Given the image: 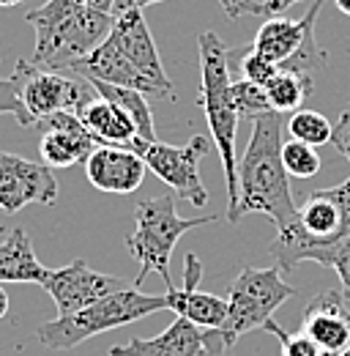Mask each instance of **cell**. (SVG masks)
Wrapping results in <instances>:
<instances>
[{
  "label": "cell",
  "instance_id": "52a82bcc",
  "mask_svg": "<svg viewBox=\"0 0 350 356\" xmlns=\"http://www.w3.org/2000/svg\"><path fill=\"white\" fill-rule=\"evenodd\" d=\"M134 220L137 227L126 238L129 255L137 261V277H134V288H140L145 282V274H159L165 280L167 288H173V277H170V255H173L175 244L181 241V236L186 230L211 225L217 220V214H206V217H192L183 220L175 211L173 195H162V197H151V200H140L134 206Z\"/></svg>",
  "mask_w": 350,
  "mask_h": 356
},
{
  "label": "cell",
  "instance_id": "3957f363",
  "mask_svg": "<svg viewBox=\"0 0 350 356\" xmlns=\"http://www.w3.org/2000/svg\"><path fill=\"white\" fill-rule=\"evenodd\" d=\"M36 31L33 63L52 72H74L112 31L115 14L85 8L69 0H47L42 8L25 14Z\"/></svg>",
  "mask_w": 350,
  "mask_h": 356
},
{
  "label": "cell",
  "instance_id": "6da1fadb",
  "mask_svg": "<svg viewBox=\"0 0 350 356\" xmlns=\"http://www.w3.org/2000/svg\"><path fill=\"white\" fill-rule=\"evenodd\" d=\"M282 113L255 118L249 145L238 159V195L227 206V222H241L244 214H265L276 233H288L299 222L290 176L282 165Z\"/></svg>",
  "mask_w": 350,
  "mask_h": 356
},
{
  "label": "cell",
  "instance_id": "30bf717a",
  "mask_svg": "<svg viewBox=\"0 0 350 356\" xmlns=\"http://www.w3.org/2000/svg\"><path fill=\"white\" fill-rule=\"evenodd\" d=\"M131 148L145 159V168L162 178L178 197L189 200L194 209L208 203V192L200 181V159L211 151V143L203 134H194L186 145H167L159 140H134Z\"/></svg>",
  "mask_w": 350,
  "mask_h": 356
},
{
  "label": "cell",
  "instance_id": "4fadbf2b",
  "mask_svg": "<svg viewBox=\"0 0 350 356\" xmlns=\"http://www.w3.org/2000/svg\"><path fill=\"white\" fill-rule=\"evenodd\" d=\"M33 127L42 129L39 154H42L44 165L52 170L74 168V165L85 162L90 151L96 148V140L90 137V132L83 127V121L74 113L47 115L42 121H36Z\"/></svg>",
  "mask_w": 350,
  "mask_h": 356
},
{
  "label": "cell",
  "instance_id": "f546056e",
  "mask_svg": "<svg viewBox=\"0 0 350 356\" xmlns=\"http://www.w3.org/2000/svg\"><path fill=\"white\" fill-rule=\"evenodd\" d=\"M331 143H334V148L345 156L350 162V107L342 110V115H340V121L334 124V132H331Z\"/></svg>",
  "mask_w": 350,
  "mask_h": 356
},
{
  "label": "cell",
  "instance_id": "ac0fdd59",
  "mask_svg": "<svg viewBox=\"0 0 350 356\" xmlns=\"http://www.w3.org/2000/svg\"><path fill=\"white\" fill-rule=\"evenodd\" d=\"M110 356H206V332L186 321L178 318L156 337H131L126 346H112Z\"/></svg>",
  "mask_w": 350,
  "mask_h": 356
},
{
  "label": "cell",
  "instance_id": "d6a6232c",
  "mask_svg": "<svg viewBox=\"0 0 350 356\" xmlns=\"http://www.w3.org/2000/svg\"><path fill=\"white\" fill-rule=\"evenodd\" d=\"M153 3H165V0H115V14H124V11H131V8H148V6H153Z\"/></svg>",
  "mask_w": 350,
  "mask_h": 356
},
{
  "label": "cell",
  "instance_id": "e575fe53",
  "mask_svg": "<svg viewBox=\"0 0 350 356\" xmlns=\"http://www.w3.org/2000/svg\"><path fill=\"white\" fill-rule=\"evenodd\" d=\"M334 3H337V8H340L342 14H348L350 17V0H334Z\"/></svg>",
  "mask_w": 350,
  "mask_h": 356
},
{
  "label": "cell",
  "instance_id": "7402d4cb",
  "mask_svg": "<svg viewBox=\"0 0 350 356\" xmlns=\"http://www.w3.org/2000/svg\"><path fill=\"white\" fill-rule=\"evenodd\" d=\"M312 90H315V86H312L309 74H296V72H288V69H279L265 83L268 102L276 113H296L312 96Z\"/></svg>",
  "mask_w": 350,
  "mask_h": 356
},
{
  "label": "cell",
  "instance_id": "d6986e66",
  "mask_svg": "<svg viewBox=\"0 0 350 356\" xmlns=\"http://www.w3.org/2000/svg\"><path fill=\"white\" fill-rule=\"evenodd\" d=\"M74 115L83 121V127L90 132V137L96 143L129 145L131 148V143L137 140V129H134V124L126 118V113L121 107H115L110 99L99 96V90H96V96L88 99Z\"/></svg>",
  "mask_w": 350,
  "mask_h": 356
},
{
  "label": "cell",
  "instance_id": "484cf974",
  "mask_svg": "<svg viewBox=\"0 0 350 356\" xmlns=\"http://www.w3.org/2000/svg\"><path fill=\"white\" fill-rule=\"evenodd\" d=\"M233 69H238V72H241V77H247V80L258 83V86H262V88H265V83L279 72V66H276V63H271L268 58L258 55L252 47L230 52V72H233Z\"/></svg>",
  "mask_w": 350,
  "mask_h": 356
},
{
  "label": "cell",
  "instance_id": "cb8c5ba5",
  "mask_svg": "<svg viewBox=\"0 0 350 356\" xmlns=\"http://www.w3.org/2000/svg\"><path fill=\"white\" fill-rule=\"evenodd\" d=\"M233 102H235L238 115L249 118V121L260 118L265 113H276L271 107V102H268L265 88L258 86V83H252V80H247V77H238V80L233 77Z\"/></svg>",
  "mask_w": 350,
  "mask_h": 356
},
{
  "label": "cell",
  "instance_id": "e0dca14e",
  "mask_svg": "<svg viewBox=\"0 0 350 356\" xmlns=\"http://www.w3.org/2000/svg\"><path fill=\"white\" fill-rule=\"evenodd\" d=\"M323 3L326 0H315L301 19H288L282 14L279 17H268L260 25L255 42H252V49L262 58H268L271 63L282 66L288 58L296 55V49L304 44L306 36L315 33V22H317V14H320Z\"/></svg>",
  "mask_w": 350,
  "mask_h": 356
},
{
  "label": "cell",
  "instance_id": "9a60e30c",
  "mask_svg": "<svg viewBox=\"0 0 350 356\" xmlns=\"http://www.w3.org/2000/svg\"><path fill=\"white\" fill-rule=\"evenodd\" d=\"M85 173L88 181L101 192L129 195L140 189L145 178V159L129 145L96 143V148L85 159Z\"/></svg>",
  "mask_w": 350,
  "mask_h": 356
},
{
  "label": "cell",
  "instance_id": "2e32d148",
  "mask_svg": "<svg viewBox=\"0 0 350 356\" xmlns=\"http://www.w3.org/2000/svg\"><path fill=\"white\" fill-rule=\"evenodd\" d=\"M200 277H203L200 258L186 255L183 258V285L167 288V310H173L178 318L197 323L200 329H219L227 315V299L200 291Z\"/></svg>",
  "mask_w": 350,
  "mask_h": 356
},
{
  "label": "cell",
  "instance_id": "7c38bea8",
  "mask_svg": "<svg viewBox=\"0 0 350 356\" xmlns=\"http://www.w3.org/2000/svg\"><path fill=\"white\" fill-rule=\"evenodd\" d=\"M42 288L52 296L60 315L77 312L93 305L101 296H110L115 291H124V280L115 274H99L88 266L85 261H72L63 268H47Z\"/></svg>",
  "mask_w": 350,
  "mask_h": 356
},
{
  "label": "cell",
  "instance_id": "74e56055",
  "mask_svg": "<svg viewBox=\"0 0 350 356\" xmlns=\"http://www.w3.org/2000/svg\"><path fill=\"white\" fill-rule=\"evenodd\" d=\"M0 236H6V230H3V227H0Z\"/></svg>",
  "mask_w": 350,
  "mask_h": 356
},
{
  "label": "cell",
  "instance_id": "1f68e13d",
  "mask_svg": "<svg viewBox=\"0 0 350 356\" xmlns=\"http://www.w3.org/2000/svg\"><path fill=\"white\" fill-rule=\"evenodd\" d=\"M296 3H301V0H262V17H279Z\"/></svg>",
  "mask_w": 350,
  "mask_h": 356
},
{
  "label": "cell",
  "instance_id": "277c9868",
  "mask_svg": "<svg viewBox=\"0 0 350 356\" xmlns=\"http://www.w3.org/2000/svg\"><path fill=\"white\" fill-rule=\"evenodd\" d=\"M350 236V178L331 189H317L299 206V222L279 233L271 244V255L282 271L312 261L326 266L331 250Z\"/></svg>",
  "mask_w": 350,
  "mask_h": 356
},
{
  "label": "cell",
  "instance_id": "44dd1931",
  "mask_svg": "<svg viewBox=\"0 0 350 356\" xmlns=\"http://www.w3.org/2000/svg\"><path fill=\"white\" fill-rule=\"evenodd\" d=\"M90 83H93V80H90ZM93 88L99 90V96L110 99L115 107H121V110L126 113V118L134 124L140 140H156L151 104H148V99H145L142 90L124 88V86H110V83H93Z\"/></svg>",
  "mask_w": 350,
  "mask_h": 356
},
{
  "label": "cell",
  "instance_id": "f1b7e54d",
  "mask_svg": "<svg viewBox=\"0 0 350 356\" xmlns=\"http://www.w3.org/2000/svg\"><path fill=\"white\" fill-rule=\"evenodd\" d=\"M326 266H331L337 271V277H340V282H342V293H345V299H350V236H345V238L331 250Z\"/></svg>",
  "mask_w": 350,
  "mask_h": 356
},
{
  "label": "cell",
  "instance_id": "5b68a950",
  "mask_svg": "<svg viewBox=\"0 0 350 356\" xmlns=\"http://www.w3.org/2000/svg\"><path fill=\"white\" fill-rule=\"evenodd\" d=\"M200 52V96L214 145L219 148L222 170L227 181V206L238 195V154H235V132H238V110L233 102V72H230V49L214 31H203L197 36Z\"/></svg>",
  "mask_w": 350,
  "mask_h": 356
},
{
  "label": "cell",
  "instance_id": "8992f818",
  "mask_svg": "<svg viewBox=\"0 0 350 356\" xmlns=\"http://www.w3.org/2000/svg\"><path fill=\"white\" fill-rule=\"evenodd\" d=\"M159 310H167V293L153 296V293H140L137 288H124V291L96 299L93 305H88L83 310L58 315L55 321L42 323L36 329V340L52 351H66V348H74L101 332L118 329L124 323L140 321V318L153 315Z\"/></svg>",
  "mask_w": 350,
  "mask_h": 356
},
{
  "label": "cell",
  "instance_id": "7a4b0ae2",
  "mask_svg": "<svg viewBox=\"0 0 350 356\" xmlns=\"http://www.w3.org/2000/svg\"><path fill=\"white\" fill-rule=\"evenodd\" d=\"M72 74H83L93 83L142 90L145 96L175 99L173 83L162 66L156 42L140 8L115 14V22L107 39L88 58H83Z\"/></svg>",
  "mask_w": 350,
  "mask_h": 356
},
{
  "label": "cell",
  "instance_id": "4316f807",
  "mask_svg": "<svg viewBox=\"0 0 350 356\" xmlns=\"http://www.w3.org/2000/svg\"><path fill=\"white\" fill-rule=\"evenodd\" d=\"M262 329L279 340V346H282V356H323V351H320V348L306 337L304 332L293 334V332L282 329L274 318H271V321H265V323H262Z\"/></svg>",
  "mask_w": 350,
  "mask_h": 356
},
{
  "label": "cell",
  "instance_id": "836d02e7",
  "mask_svg": "<svg viewBox=\"0 0 350 356\" xmlns=\"http://www.w3.org/2000/svg\"><path fill=\"white\" fill-rule=\"evenodd\" d=\"M8 307H11V299H8V293H6V288L0 285V321L8 315Z\"/></svg>",
  "mask_w": 350,
  "mask_h": 356
},
{
  "label": "cell",
  "instance_id": "ffe728a7",
  "mask_svg": "<svg viewBox=\"0 0 350 356\" xmlns=\"http://www.w3.org/2000/svg\"><path fill=\"white\" fill-rule=\"evenodd\" d=\"M47 277V266L39 264L31 238L22 227H14L6 233V241L0 244V282H39Z\"/></svg>",
  "mask_w": 350,
  "mask_h": 356
},
{
  "label": "cell",
  "instance_id": "ba28073f",
  "mask_svg": "<svg viewBox=\"0 0 350 356\" xmlns=\"http://www.w3.org/2000/svg\"><path fill=\"white\" fill-rule=\"evenodd\" d=\"M293 296H296V288L282 280L279 266L241 268V274L233 280L230 293H227L224 323L214 329L224 351L233 348L241 334L262 329V323L271 321L274 312Z\"/></svg>",
  "mask_w": 350,
  "mask_h": 356
},
{
  "label": "cell",
  "instance_id": "f35d334b",
  "mask_svg": "<svg viewBox=\"0 0 350 356\" xmlns=\"http://www.w3.org/2000/svg\"><path fill=\"white\" fill-rule=\"evenodd\" d=\"M348 104H350V102H348Z\"/></svg>",
  "mask_w": 350,
  "mask_h": 356
},
{
  "label": "cell",
  "instance_id": "8d00e7d4",
  "mask_svg": "<svg viewBox=\"0 0 350 356\" xmlns=\"http://www.w3.org/2000/svg\"><path fill=\"white\" fill-rule=\"evenodd\" d=\"M340 356H350V346H348V348H345V351H342Z\"/></svg>",
  "mask_w": 350,
  "mask_h": 356
},
{
  "label": "cell",
  "instance_id": "d4e9b609",
  "mask_svg": "<svg viewBox=\"0 0 350 356\" xmlns=\"http://www.w3.org/2000/svg\"><path fill=\"white\" fill-rule=\"evenodd\" d=\"M282 165L290 178H312L320 173V154L299 140H290L282 145Z\"/></svg>",
  "mask_w": 350,
  "mask_h": 356
},
{
  "label": "cell",
  "instance_id": "603a6c76",
  "mask_svg": "<svg viewBox=\"0 0 350 356\" xmlns=\"http://www.w3.org/2000/svg\"><path fill=\"white\" fill-rule=\"evenodd\" d=\"M288 132L293 140L306 143L312 148H320L326 143H331V132H334V124H328V118L317 110H296L288 121Z\"/></svg>",
  "mask_w": 350,
  "mask_h": 356
},
{
  "label": "cell",
  "instance_id": "83f0119b",
  "mask_svg": "<svg viewBox=\"0 0 350 356\" xmlns=\"http://www.w3.org/2000/svg\"><path fill=\"white\" fill-rule=\"evenodd\" d=\"M0 115H14L19 121V127H25V107H22L19 86L14 77H8V80L0 77Z\"/></svg>",
  "mask_w": 350,
  "mask_h": 356
},
{
  "label": "cell",
  "instance_id": "5bb4252c",
  "mask_svg": "<svg viewBox=\"0 0 350 356\" xmlns=\"http://www.w3.org/2000/svg\"><path fill=\"white\" fill-rule=\"evenodd\" d=\"M345 302L342 291H323L306 305L301 332L323 356H340L350 346V310Z\"/></svg>",
  "mask_w": 350,
  "mask_h": 356
},
{
  "label": "cell",
  "instance_id": "9c48e42d",
  "mask_svg": "<svg viewBox=\"0 0 350 356\" xmlns=\"http://www.w3.org/2000/svg\"><path fill=\"white\" fill-rule=\"evenodd\" d=\"M14 80L25 107V127H33L36 121L55 113H77L90 96H96L93 83L83 74L52 72L36 66L33 60H19Z\"/></svg>",
  "mask_w": 350,
  "mask_h": 356
},
{
  "label": "cell",
  "instance_id": "8fae6325",
  "mask_svg": "<svg viewBox=\"0 0 350 356\" xmlns=\"http://www.w3.org/2000/svg\"><path fill=\"white\" fill-rule=\"evenodd\" d=\"M31 203H58V178L52 176V168L0 151V211L19 214Z\"/></svg>",
  "mask_w": 350,
  "mask_h": 356
},
{
  "label": "cell",
  "instance_id": "4dcf8cb0",
  "mask_svg": "<svg viewBox=\"0 0 350 356\" xmlns=\"http://www.w3.org/2000/svg\"><path fill=\"white\" fill-rule=\"evenodd\" d=\"M227 19H238L244 14H262V3L258 0H219Z\"/></svg>",
  "mask_w": 350,
  "mask_h": 356
},
{
  "label": "cell",
  "instance_id": "d590c367",
  "mask_svg": "<svg viewBox=\"0 0 350 356\" xmlns=\"http://www.w3.org/2000/svg\"><path fill=\"white\" fill-rule=\"evenodd\" d=\"M17 3H22V0H0V6H17Z\"/></svg>",
  "mask_w": 350,
  "mask_h": 356
}]
</instances>
